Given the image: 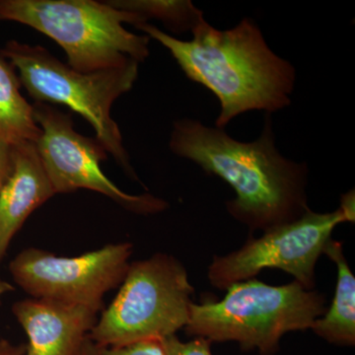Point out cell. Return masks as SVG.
Here are the masks:
<instances>
[{"label":"cell","mask_w":355,"mask_h":355,"mask_svg":"<svg viewBox=\"0 0 355 355\" xmlns=\"http://www.w3.org/2000/svg\"><path fill=\"white\" fill-rule=\"evenodd\" d=\"M258 139L242 142L223 130L182 119L173 125L169 147L207 174L226 182L234 200L229 214L251 230L263 232L300 218L307 205V165L282 156L275 146L272 119L266 114Z\"/></svg>","instance_id":"cell-1"},{"label":"cell","mask_w":355,"mask_h":355,"mask_svg":"<svg viewBox=\"0 0 355 355\" xmlns=\"http://www.w3.org/2000/svg\"><path fill=\"white\" fill-rule=\"evenodd\" d=\"M135 28L165 46L189 79L216 96L221 107L216 128L223 130L246 112L270 114L291 104L295 67L270 50L252 19L224 31L203 19L191 30V41L174 38L149 23Z\"/></svg>","instance_id":"cell-2"},{"label":"cell","mask_w":355,"mask_h":355,"mask_svg":"<svg viewBox=\"0 0 355 355\" xmlns=\"http://www.w3.org/2000/svg\"><path fill=\"white\" fill-rule=\"evenodd\" d=\"M0 20L13 21L37 30L60 44L67 64L80 72L116 69L144 62L149 41L133 34L144 20L107 1L95 0H0Z\"/></svg>","instance_id":"cell-3"},{"label":"cell","mask_w":355,"mask_h":355,"mask_svg":"<svg viewBox=\"0 0 355 355\" xmlns=\"http://www.w3.org/2000/svg\"><path fill=\"white\" fill-rule=\"evenodd\" d=\"M220 301L193 303L184 331L210 343L236 342L243 350L273 355L289 331L312 328L323 316L326 299L294 280L272 286L254 279L228 287Z\"/></svg>","instance_id":"cell-4"},{"label":"cell","mask_w":355,"mask_h":355,"mask_svg":"<svg viewBox=\"0 0 355 355\" xmlns=\"http://www.w3.org/2000/svg\"><path fill=\"white\" fill-rule=\"evenodd\" d=\"M0 57L17 70L21 84L35 102L62 104L83 116L105 150L128 177L139 181L120 128L112 118L114 103L132 90L139 77V62L85 73L60 62L43 46L14 40L7 42Z\"/></svg>","instance_id":"cell-5"},{"label":"cell","mask_w":355,"mask_h":355,"mask_svg":"<svg viewBox=\"0 0 355 355\" xmlns=\"http://www.w3.org/2000/svg\"><path fill=\"white\" fill-rule=\"evenodd\" d=\"M193 292L186 268L174 257L159 253L133 261L89 338L105 349L175 336L188 324Z\"/></svg>","instance_id":"cell-6"},{"label":"cell","mask_w":355,"mask_h":355,"mask_svg":"<svg viewBox=\"0 0 355 355\" xmlns=\"http://www.w3.org/2000/svg\"><path fill=\"white\" fill-rule=\"evenodd\" d=\"M347 221L354 222L342 207L328 214L308 209L296 220L266 231L260 238H250L241 249L216 257L209 268L210 284L225 291L253 279L265 268H277L312 291L317 261L334 229Z\"/></svg>","instance_id":"cell-7"},{"label":"cell","mask_w":355,"mask_h":355,"mask_svg":"<svg viewBox=\"0 0 355 355\" xmlns=\"http://www.w3.org/2000/svg\"><path fill=\"white\" fill-rule=\"evenodd\" d=\"M33 111L41 130L35 144L55 195L93 191L128 211L144 216L167 209L165 200L150 193L130 195L114 184L101 168L108 153L97 139L77 132L71 114L37 102L33 104Z\"/></svg>","instance_id":"cell-8"},{"label":"cell","mask_w":355,"mask_h":355,"mask_svg":"<svg viewBox=\"0 0 355 355\" xmlns=\"http://www.w3.org/2000/svg\"><path fill=\"white\" fill-rule=\"evenodd\" d=\"M132 254L130 243H116L80 256L60 257L28 248L9 263L18 286L34 298L86 306L100 312L103 298L120 286Z\"/></svg>","instance_id":"cell-9"},{"label":"cell","mask_w":355,"mask_h":355,"mask_svg":"<svg viewBox=\"0 0 355 355\" xmlns=\"http://www.w3.org/2000/svg\"><path fill=\"white\" fill-rule=\"evenodd\" d=\"M14 317L28 336L25 355H78L98 311L46 298L14 303Z\"/></svg>","instance_id":"cell-10"},{"label":"cell","mask_w":355,"mask_h":355,"mask_svg":"<svg viewBox=\"0 0 355 355\" xmlns=\"http://www.w3.org/2000/svg\"><path fill=\"white\" fill-rule=\"evenodd\" d=\"M55 196L35 142L11 146V167L0 191V263L33 212Z\"/></svg>","instance_id":"cell-11"},{"label":"cell","mask_w":355,"mask_h":355,"mask_svg":"<svg viewBox=\"0 0 355 355\" xmlns=\"http://www.w3.org/2000/svg\"><path fill=\"white\" fill-rule=\"evenodd\" d=\"M326 254L338 266V282L330 309L318 318L312 330L327 342L340 345L355 343V279L343 254V245L330 240Z\"/></svg>","instance_id":"cell-12"},{"label":"cell","mask_w":355,"mask_h":355,"mask_svg":"<svg viewBox=\"0 0 355 355\" xmlns=\"http://www.w3.org/2000/svg\"><path fill=\"white\" fill-rule=\"evenodd\" d=\"M20 86L16 70L0 57V141L10 146L24 141L36 144L41 135L33 105L21 94Z\"/></svg>","instance_id":"cell-13"},{"label":"cell","mask_w":355,"mask_h":355,"mask_svg":"<svg viewBox=\"0 0 355 355\" xmlns=\"http://www.w3.org/2000/svg\"><path fill=\"white\" fill-rule=\"evenodd\" d=\"M107 3L127 12L139 16L144 22L161 21L172 32L191 31L202 22V11L190 0H108Z\"/></svg>","instance_id":"cell-14"},{"label":"cell","mask_w":355,"mask_h":355,"mask_svg":"<svg viewBox=\"0 0 355 355\" xmlns=\"http://www.w3.org/2000/svg\"><path fill=\"white\" fill-rule=\"evenodd\" d=\"M102 355H167L162 340L149 338L127 345L105 347Z\"/></svg>","instance_id":"cell-15"},{"label":"cell","mask_w":355,"mask_h":355,"mask_svg":"<svg viewBox=\"0 0 355 355\" xmlns=\"http://www.w3.org/2000/svg\"><path fill=\"white\" fill-rule=\"evenodd\" d=\"M162 343L167 355H212L211 343L205 338H196L184 343L175 335L163 338Z\"/></svg>","instance_id":"cell-16"},{"label":"cell","mask_w":355,"mask_h":355,"mask_svg":"<svg viewBox=\"0 0 355 355\" xmlns=\"http://www.w3.org/2000/svg\"><path fill=\"white\" fill-rule=\"evenodd\" d=\"M10 144L0 141V191L3 188L11 167Z\"/></svg>","instance_id":"cell-17"},{"label":"cell","mask_w":355,"mask_h":355,"mask_svg":"<svg viewBox=\"0 0 355 355\" xmlns=\"http://www.w3.org/2000/svg\"><path fill=\"white\" fill-rule=\"evenodd\" d=\"M26 345H14L6 338L0 340V355H25Z\"/></svg>","instance_id":"cell-18"},{"label":"cell","mask_w":355,"mask_h":355,"mask_svg":"<svg viewBox=\"0 0 355 355\" xmlns=\"http://www.w3.org/2000/svg\"><path fill=\"white\" fill-rule=\"evenodd\" d=\"M103 347L98 345L97 343L93 342L90 338H86L83 347L78 355H102Z\"/></svg>","instance_id":"cell-19"},{"label":"cell","mask_w":355,"mask_h":355,"mask_svg":"<svg viewBox=\"0 0 355 355\" xmlns=\"http://www.w3.org/2000/svg\"><path fill=\"white\" fill-rule=\"evenodd\" d=\"M340 207L347 214H349L350 218L354 221V191L347 193V195L343 196L342 203H340Z\"/></svg>","instance_id":"cell-20"},{"label":"cell","mask_w":355,"mask_h":355,"mask_svg":"<svg viewBox=\"0 0 355 355\" xmlns=\"http://www.w3.org/2000/svg\"><path fill=\"white\" fill-rule=\"evenodd\" d=\"M14 289L15 288H14L12 284H9L8 282H6V279H3L0 277V305H1L4 296L10 293V292L14 291Z\"/></svg>","instance_id":"cell-21"}]
</instances>
